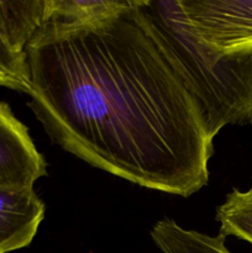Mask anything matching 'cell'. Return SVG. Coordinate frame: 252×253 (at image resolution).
<instances>
[{
  "instance_id": "277c9868",
  "label": "cell",
  "mask_w": 252,
  "mask_h": 253,
  "mask_svg": "<svg viewBox=\"0 0 252 253\" xmlns=\"http://www.w3.org/2000/svg\"><path fill=\"white\" fill-rule=\"evenodd\" d=\"M47 175V162L35 146L29 128L0 101V189H32Z\"/></svg>"
},
{
  "instance_id": "7a4b0ae2",
  "label": "cell",
  "mask_w": 252,
  "mask_h": 253,
  "mask_svg": "<svg viewBox=\"0 0 252 253\" xmlns=\"http://www.w3.org/2000/svg\"><path fill=\"white\" fill-rule=\"evenodd\" d=\"M147 6L204 110L210 136L227 125L252 126V49L221 52L203 43L175 0H147Z\"/></svg>"
},
{
  "instance_id": "8992f818",
  "label": "cell",
  "mask_w": 252,
  "mask_h": 253,
  "mask_svg": "<svg viewBox=\"0 0 252 253\" xmlns=\"http://www.w3.org/2000/svg\"><path fill=\"white\" fill-rule=\"evenodd\" d=\"M151 237L163 253H231L222 235L209 236L188 230L169 217L160 220L151 229Z\"/></svg>"
},
{
  "instance_id": "52a82bcc",
  "label": "cell",
  "mask_w": 252,
  "mask_h": 253,
  "mask_svg": "<svg viewBox=\"0 0 252 253\" xmlns=\"http://www.w3.org/2000/svg\"><path fill=\"white\" fill-rule=\"evenodd\" d=\"M46 15L47 0H0V31L15 48L25 52Z\"/></svg>"
},
{
  "instance_id": "5b68a950",
  "label": "cell",
  "mask_w": 252,
  "mask_h": 253,
  "mask_svg": "<svg viewBox=\"0 0 252 253\" xmlns=\"http://www.w3.org/2000/svg\"><path fill=\"white\" fill-rule=\"evenodd\" d=\"M46 212L32 189H0V253L27 247L36 236Z\"/></svg>"
},
{
  "instance_id": "9c48e42d",
  "label": "cell",
  "mask_w": 252,
  "mask_h": 253,
  "mask_svg": "<svg viewBox=\"0 0 252 253\" xmlns=\"http://www.w3.org/2000/svg\"><path fill=\"white\" fill-rule=\"evenodd\" d=\"M0 86L29 94L30 83L25 52L15 48L0 31Z\"/></svg>"
},
{
  "instance_id": "ba28073f",
  "label": "cell",
  "mask_w": 252,
  "mask_h": 253,
  "mask_svg": "<svg viewBox=\"0 0 252 253\" xmlns=\"http://www.w3.org/2000/svg\"><path fill=\"white\" fill-rule=\"evenodd\" d=\"M215 219L220 224V235L234 236L252 245V187L241 192L234 189L216 208Z\"/></svg>"
},
{
  "instance_id": "6da1fadb",
  "label": "cell",
  "mask_w": 252,
  "mask_h": 253,
  "mask_svg": "<svg viewBox=\"0 0 252 253\" xmlns=\"http://www.w3.org/2000/svg\"><path fill=\"white\" fill-rule=\"evenodd\" d=\"M25 54L27 105L54 145L151 190L208 185L214 138L147 0L86 19L47 12Z\"/></svg>"
},
{
  "instance_id": "3957f363",
  "label": "cell",
  "mask_w": 252,
  "mask_h": 253,
  "mask_svg": "<svg viewBox=\"0 0 252 253\" xmlns=\"http://www.w3.org/2000/svg\"><path fill=\"white\" fill-rule=\"evenodd\" d=\"M185 26L221 52L252 49V0H175Z\"/></svg>"
}]
</instances>
